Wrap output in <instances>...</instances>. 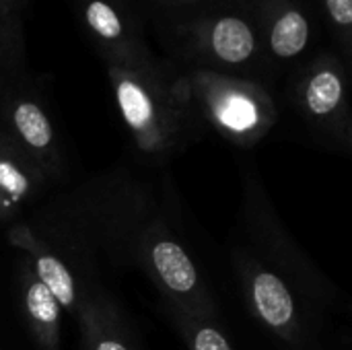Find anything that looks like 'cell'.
Listing matches in <instances>:
<instances>
[{"label": "cell", "mask_w": 352, "mask_h": 350, "mask_svg": "<svg viewBox=\"0 0 352 350\" xmlns=\"http://www.w3.org/2000/svg\"><path fill=\"white\" fill-rule=\"evenodd\" d=\"M309 41V23L303 12L289 8L285 10L270 33V47L278 58H295L307 47Z\"/></svg>", "instance_id": "15"}, {"label": "cell", "mask_w": 352, "mask_h": 350, "mask_svg": "<svg viewBox=\"0 0 352 350\" xmlns=\"http://www.w3.org/2000/svg\"><path fill=\"white\" fill-rule=\"evenodd\" d=\"M136 270L155 287L163 309L219 318L217 299L173 225L169 202L163 204L144 235Z\"/></svg>", "instance_id": "5"}, {"label": "cell", "mask_w": 352, "mask_h": 350, "mask_svg": "<svg viewBox=\"0 0 352 350\" xmlns=\"http://www.w3.org/2000/svg\"><path fill=\"white\" fill-rule=\"evenodd\" d=\"M6 243L21 254V260H25L31 272L56 297L64 314L76 318L89 285L80 283L68 264L41 237L35 235L25 219L6 227Z\"/></svg>", "instance_id": "9"}, {"label": "cell", "mask_w": 352, "mask_h": 350, "mask_svg": "<svg viewBox=\"0 0 352 350\" xmlns=\"http://www.w3.org/2000/svg\"><path fill=\"white\" fill-rule=\"evenodd\" d=\"M109 76L128 136L151 163L165 165L200 138V116L190 87H167L124 66H113Z\"/></svg>", "instance_id": "2"}, {"label": "cell", "mask_w": 352, "mask_h": 350, "mask_svg": "<svg viewBox=\"0 0 352 350\" xmlns=\"http://www.w3.org/2000/svg\"><path fill=\"white\" fill-rule=\"evenodd\" d=\"M56 186L0 132V227L29 217Z\"/></svg>", "instance_id": "10"}, {"label": "cell", "mask_w": 352, "mask_h": 350, "mask_svg": "<svg viewBox=\"0 0 352 350\" xmlns=\"http://www.w3.org/2000/svg\"><path fill=\"white\" fill-rule=\"evenodd\" d=\"M2 70H4V64H2V60H0V93L6 89V80H4V76H2Z\"/></svg>", "instance_id": "18"}, {"label": "cell", "mask_w": 352, "mask_h": 350, "mask_svg": "<svg viewBox=\"0 0 352 350\" xmlns=\"http://www.w3.org/2000/svg\"><path fill=\"white\" fill-rule=\"evenodd\" d=\"M210 50L223 64H245L256 52V37L250 25L237 17L219 19L210 31Z\"/></svg>", "instance_id": "14"}, {"label": "cell", "mask_w": 352, "mask_h": 350, "mask_svg": "<svg viewBox=\"0 0 352 350\" xmlns=\"http://www.w3.org/2000/svg\"><path fill=\"white\" fill-rule=\"evenodd\" d=\"M78 350H140L138 336L120 301L95 283L87 287L78 316Z\"/></svg>", "instance_id": "11"}, {"label": "cell", "mask_w": 352, "mask_h": 350, "mask_svg": "<svg viewBox=\"0 0 352 350\" xmlns=\"http://www.w3.org/2000/svg\"><path fill=\"white\" fill-rule=\"evenodd\" d=\"M241 231L245 245L272 270L285 276L316 309L326 314L346 305L344 293L309 260L280 221L258 171L241 165Z\"/></svg>", "instance_id": "3"}, {"label": "cell", "mask_w": 352, "mask_h": 350, "mask_svg": "<svg viewBox=\"0 0 352 350\" xmlns=\"http://www.w3.org/2000/svg\"><path fill=\"white\" fill-rule=\"evenodd\" d=\"M167 200L155 182L118 163L39 202L27 225L85 285L136 270L144 235Z\"/></svg>", "instance_id": "1"}, {"label": "cell", "mask_w": 352, "mask_h": 350, "mask_svg": "<svg viewBox=\"0 0 352 350\" xmlns=\"http://www.w3.org/2000/svg\"><path fill=\"white\" fill-rule=\"evenodd\" d=\"M332 21L340 27L352 25V0H326Z\"/></svg>", "instance_id": "17"}, {"label": "cell", "mask_w": 352, "mask_h": 350, "mask_svg": "<svg viewBox=\"0 0 352 350\" xmlns=\"http://www.w3.org/2000/svg\"><path fill=\"white\" fill-rule=\"evenodd\" d=\"M16 297L31 342L39 350H60L64 309L31 272L25 260L16 266Z\"/></svg>", "instance_id": "12"}, {"label": "cell", "mask_w": 352, "mask_h": 350, "mask_svg": "<svg viewBox=\"0 0 352 350\" xmlns=\"http://www.w3.org/2000/svg\"><path fill=\"white\" fill-rule=\"evenodd\" d=\"M163 316L182 338L186 350H235L221 326V316H190L171 309H163Z\"/></svg>", "instance_id": "13"}, {"label": "cell", "mask_w": 352, "mask_h": 350, "mask_svg": "<svg viewBox=\"0 0 352 350\" xmlns=\"http://www.w3.org/2000/svg\"><path fill=\"white\" fill-rule=\"evenodd\" d=\"M85 21L101 41H120L124 37V23L105 0H89L85 6Z\"/></svg>", "instance_id": "16"}, {"label": "cell", "mask_w": 352, "mask_h": 350, "mask_svg": "<svg viewBox=\"0 0 352 350\" xmlns=\"http://www.w3.org/2000/svg\"><path fill=\"white\" fill-rule=\"evenodd\" d=\"M297 103L301 116L318 136L336 151H351V111L346 103L344 74L338 66L324 62L311 68L299 85Z\"/></svg>", "instance_id": "8"}, {"label": "cell", "mask_w": 352, "mask_h": 350, "mask_svg": "<svg viewBox=\"0 0 352 350\" xmlns=\"http://www.w3.org/2000/svg\"><path fill=\"white\" fill-rule=\"evenodd\" d=\"M0 350H2V349H0Z\"/></svg>", "instance_id": "19"}, {"label": "cell", "mask_w": 352, "mask_h": 350, "mask_svg": "<svg viewBox=\"0 0 352 350\" xmlns=\"http://www.w3.org/2000/svg\"><path fill=\"white\" fill-rule=\"evenodd\" d=\"M190 93L200 120L239 149L256 146L276 124L274 103L258 85L198 74Z\"/></svg>", "instance_id": "6"}, {"label": "cell", "mask_w": 352, "mask_h": 350, "mask_svg": "<svg viewBox=\"0 0 352 350\" xmlns=\"http://www.w3.org/2000/svg\"><path fill=\"white\" fill-rule=\"evenodd\" d=\"M229 260L243 305L258 328L285 350H316L326 314L316 309L245 243L233 245Z\"/></svg>", "instance_id": "4"}, {"label": "cell", "mask_w": 352, "mask_h": 350, "mask_svg": "<svg viewBox=\"0 0 352 350\" xmlns=\"http://www.w3.org/2000/svg\"><path fill=\"white\" fill-rule=\"evenodd\" d=\"M0 132L33 161L56 188L66 186L70 175L68 159L56 124L39 97L21 85L6 87L0 93Z\"/></svg>", "instance_id": "7"}]
</instances>
